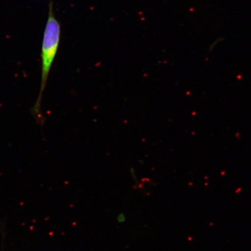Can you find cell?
Masks as SVG:
<instances>
[{
    "label": "cell",
    "mask_w": 251,
    "mask_h": 251,
    "mask_svg": "<svg viewBox=\"0 0 251 251\" xmlns=\"http://www.w3.org/2000/svg\"><path fill=\"white\" fill-rule=\"evenodd\" d=\"M61 27L53 12L52 4L49 5L48 20L44 32L42 47V77L40 92L31 113L39 124H43L42 114V102L44 92L48 80L50 71L57 53L60 41Z\"/></svg>",
    "instance_id": "6da1fadb"
},
{
    "label": "cell",
    "mask_w": 251,
    "mask_h": 251,
    "mask_svg": "<svg viewBox=\"0 0 251 251\" xmlns=\"http://www.w3.org/2000/svg\"><path fill=\"white\" fill-rule=\"evenodd\" d=\"M118 221L119 223H123L126 221V217L124 213H121L118 216Z\"/></svg>",
    "instance_id": "7a4b0ae2"
}]
</instances>
